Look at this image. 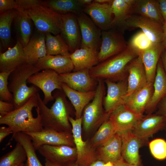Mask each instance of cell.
Instances as JSON below:
<instances>
[{
    "label": "cell",
    "mask_w": 166,
    "mask_h": 166,
    "mask_svg": "<svg viewBox=\"0 0 166 166\" xmlns=\"http://www.w3.org/2000/svg\"><path fill=\"white\" fill-rule=\"evenodd\" d=\"M37 93L21 107L0 117V124L7 125L12 131L10 141L14 139L15 134L18 132H36L43 129L41 117L37 107Z\"/></svg>",
    "instance_id": "obj_1"
},
{
    "label": "cell",
    "mask_w": 166,
    "mask_h": 166,
    "mask_svg": "<svg viewBox=\"0 0 166 166\" xmlns=\"http://www.w3.org/2000/svg\"><path fill=\"white\" fill-rule=\"evenodd\" d=\"M37 95V107L43 128L72 133V126L69 120V117H71L72 109L63 90H56L54 92L55 101L50 108L44 103L38 92Z\"/></svg>",
    "instance_id": "obj_2"
},
{
    "label": "cell",
    "mask_w": 166,
    "mask_h": 166,
    "mask_svg": "<svg viewBox=\"0 0 166 166\" xmlns=\"http://www.w3.org/2000/svg\"><path fill=\"white\" fill-rule=\"evenodd\" d=\"M140 52L129 43L123 51L89 69L90 76L97 79H108L118 82L127 79L126 68Z\"/></svg>",
    "instance_id": "obj_3"
},
{
    "label": "cell",
    "mask_w": 166,
    "mask_h": 166,
    "mask_svg": "<svg viewBox=\"0 0 166 166\" xmlns=\"http://www.w3.org/2000/svg\"><path fill=\"white\" fill-rule=\"evenodd\" d=\"M41 70L35 65L25 63L18 67L11 73L8 78V88L13 96L12 103L14 109L19 108L39 89L33 85H27L28 78Z\"/></svg>",
    "instance_id": "obj_4"
},
{
    "label": "cell",
    "mask_w": 166,
    "mask_h": 166,
    "mask_svg": "<svg viewBox=\"0 0 166 166\" xmlns=\"http://www.w3.org/2000/svg\"><path fill=\"white\" fill-rule=\"evenodd\" d=\"M105 83L102 79H98L95 96L85 108L82 115V125L84 130L88 133L100 125L109 118L103 106L105 94Z\"/></svg>",
    "instance_id": "obj_5"
},
{
    "label": "cell",
    "mask_w": 166,
    "mask_h": 166,
    "mask_svg": "<svg viewBox=\"0 0 166 166\" xmlns=\"http://www.w3.org/2000/svg\"><path fill=\"white\" fill-rule=\"evenodd\" d=\"M23 12L33 22L39 32L60 34L61 16L44 4L34 6L28 9L18 11Z\"/></svg>",
    "instance_id": "obj_6"
},
{
    "label": "cell",
    "mask_w": 166,
    "mask_h": 166,
    "mask_svg": "<svg viewBox=\"0 0 166 166\" xmlns=\"http://www.w3.org/2000/svg\"><path fill=\"white\" fill-rule=\"evenodd\" d=\"M72 126V133L77 152L75 163L79 166H89L98 160L96 149L92 148L89 140H83L81 135L82 117L74 119L69 118Z\"/></svg>",
    "instance_id": "obj_7"
},
{
    "label": "cell",
    "mask_w": 166,
    "mask_h": 166,
    "mask_svg": "<svg viewBox=\"0 0 166 166\" xmlns=\"http://www.w3.org/2000/svg\"><path fill=\"white\" fill-rule=\"evenodd\" d=\"M117 26L124 30L140 28L153 44L162 43L163 25L154 20L131 14Z\"/></svg>",
    "instance_id": "obj_8"
},
{
    "label": "cell",
    "mask_w": 166,
    "mask_h": 166,
    "mask_svg": "<svg viewBox=\"0 0 166 166\" xmlns=\"http://www.w3.org/2000/svg\"><path fill=\"white\" fill-rule=\"evenodd\" d=\"M27 83L32 84L43 92L44 98L43 101L46 105L54 100L53 91L55 90H62V84L59 74L50 69L43 70L30 76Z\"/></svg>",
    "instance_id": "obj_9"
},
{
    "label": "cell",
    "mask_w": 166,
    "mask_h": 166,
    "mask_svg": "<svg viewBox=\"0 0 166 166\" xmlns=\"http://www.w3.org/2000/svg\"><path fill=\"white\" fill-rule=\"evenodd\" d=\"M25 133L31 138L33 145L36 150L43 145H66L75 147L71 133L59 132L51 128H43L39 132Z\"/></svg>",
    "instance_id": "obj_10"
},
{
    "label": "cell",
    "mask_w": 166,
    "mask_h": 166,
    "mask_svg": "<svg viewBox=\"0 0 166 166\" xmlns=\"http://www.w3.org/2000/svg\"><path fill=\"white\" fill-rule=\"evenodd\" d=\"M127 45L120 32L113 30H102L101 44L98 53L99 63L120 53Z\"/></svg>",
    "instance_id": "obj_11"
},
{
    "label": "cell",
    "mask_w": 166,
    "mask_h": 166,
    "mask_svg": "<svg viewBox=\"0 0 166 166\" xmlns=\"http://www.w3.org/2000/svg\"><path fill=\"white\" fill-rule=\"evenodd\" d=\"M77 16L81 36L80 48H92L98 51L101 42V30L83 12Z\"/></svg>",
    "instance_id": "obj_12"
},
{
    "label": "cell",
    "mask_w": 166,
    "mask_h": 166,
    "mask_svg": "<svg viewBox=\"0 0 166 166\" xmlns=\"http://www.w3.org/2000/svg\"><path fill=\"white\" fill-rule=\"evenodd\" d=\"M37 150L45 159L63 166H68L77 159V152L75 147L43 145Z\"/></svg>",
    "instance_id": "obj_13"
},
{
    "label": "cell",
    "mask_w": 166,
    "mask_h": 166,
    "mask_svg": "<svg viewBox=\"0 0 166 166\" xmlns=\"http://www.w3.org/2000/svg\"><path fill=\"white\" fill-rule=\"evenodd\" d=\"M89 69H85L59 74L61 82L75 90L83 92L94 91L98 79L92 77Z\"/></svg>",
    "instance_id": "obj_14"
},
{
    "label": "cell",
    "mask_w": 166,
    "mask_h": 166,
    "mask_svg": "<svg viewBox=\"0 0 166 166\" xmlns=\"http://www.w3.org/2000/svg\"><path fill=\"white\" fill-rule=\"evenodd\" d=\"M166 126V118L156 113L144 115L131 131L137 137L147 140L148 138Z\"/></svg>",
    "instance_id": "obj_15"
},
{
    "label": "cell",
    "mask_w": 166,
    "mask_h": 166,
    "mask_svg": "<svg viewBox=\"0 0 166 166\" xmlns=\"http://www.w3.org/2000/svg\"><path fill=\"white\" fill-rule=\"evenodd\" d=\"M61 33L69 46L71 53L80 47L81 36L77 16L69 13L61 15Z\"/></svg>",
    "instance_id": "obj_16"
},
{
    "label": "cell",
    "mask_w": 166,
    "mask_h": 166,
    "mask_svg": "<svg viewBox=\"0 0 166 166\" xmlns=\"http://www.w3.org/2000/svg\"><path fill=\"white\" fill-rule=\"evenodd\" d=\"M107 88V94L103 100L105 111L110 115L117 107L122 104L128 92L127 79L114 82L108 79L104 80Z\"/></svg>",
    "instance_id": "obj_17"
},
{
    "label": "cell",
    "mask_w": 166,
    "mask_h": 166,
    "mask_svg": "<svg viewBox=\"0 0 166 166\" xmlns=\"http://www.w3.org/2000/svg\"><path fill=\"white\" fill-rule=\"evenodd\" d=\"M127 97L145 86L148 83L145 68L140 54L127 65Z\"/></svg>",
    "instance_id": "obj_18"
},
{
    "label": "cell",
    "mask_w": 166,
    "mask_h": 166,
    "mask_svg": "<svg viewBox=\"0 0 166 166\" xmlns=\"http://www.w3.org/2000/svg\"><path fill=\"white\" fill-rule=\"evenodd\" d=\"M121 141V155L127 163L139 166L140 163L139 148L147 142L136 136L131 131L120 133Z\"/></svg>",
    "instance_id": "obj_19"
},
{
    "label": "cell",
    "mask_w": 166,
    "mask_h": 166,
    "mask_svg": "<svg viewBox=\"0 0 166 166\" xmlns=\"http://www.w3.org/2000/svg\"><path fill=\"white\" fill-rule=\"evenodd\" d=\"M153 90V83H147L142 88L125 97L122 104L136 114L142 117L151 99Z\"/></svg>",
    "instance_id": "obj_20"
},
{
    "label": "cell",
    "mask_w": 166,
    "mask_h": 166,
    "mask_svg": "<svg viewBox=\"0 0 166 166\" xmlns=\"http://www.w3.org/2000/svg\"><path fill=\"white\" fill-rule=\"evenodd\" d=\"M112 3L101 4L93 1L90 5L84 8L82 12L89 16L101 30H108L112 27Z\"/></svg>",
    "instance_id": "obj_21"
},
{
    "label": "cell",
    "mask_w": 166,
    "mask_h": 166,
    "mask_svg": "<svg viewBox=\"0 0 166 166\" xmlns=\"http://www.w3.org/2000/svg\"><path fill=\"white\" fill-rule=\"evenodd\" d=\"M142 117L136 114L124 105L121 104L111 113L109 119L117 132L121 133L132 131Z\"/></svg>",
    "instance_id": "obj_22"
},
{
    "label": "cell",
    "mask_w": 166,
    "mask_h": 166,
    "mask_svg": "<svg viewBox=\"0 0 166 166\" xmlns=\"http://www.w3.org/2000/svg\"><path fill=\"white\" fill-rule=\"evenodd\" d=\"M26 63L23 46L19 40L12 47L0 53V72H9Z\"/></svg>",
    "instance_id": "obj_23"
},
{
    "label": "cell",
    "mask_w": 166,
    "mask_h": 166,
    "mask_svg": "<svg viewBox=\"0 0 166 166\" xmlns=\"http://www.w3.org/2000/svg\"><path fill=\"white\" fill-rule=\"evenodd\" d=\"M121 134L117 132L110 139L96 148L98 159L113 164L122 159Z\"/></svg>",
    "instance_id": "obj_24"
},
{
    "label": "cell",
    "mask_w": 166,
    "mask_h": 166,
    "mask_svg": "<svg viewBox=\"0 0 166 166\" xmlns=\"http://www.w3.org/2000/svg\"><path fill=\"white\" fill-rule=\"evenodd\" d=\"M35 65L41 70L50 69L58 74L71 72L74 65L70 56L46 55L40 58Z\"/></svg>",
    "instance_id": "obj_25"
},
{
    "label": "cell",
    "mask_w": 166,
    "mask_h": 166,
    "mask_svg": "<svg viewBox=\"0 0 166 166\" xmlns=\"http://www.w3.org/2000/svg\"><path fill=\"white\" fill-rule=\"evenodd\" d=\"M153 88L152 97L145 112L147 114L153 113L159 102L166 96V73L160 58L157 65Z\"/></svg>",
    "instance_id": "obj_26"
},
{
    "label": "cell",
    "mask_w": 166,
    "mask_h": 166,
    "mask_svg": "<svg viewBox=\"0 0 166 166\" xmlns=\"http://www.w3.org/2000/svg\"><path fill=\"white\" fill-rule=\"evenodd\" d=\"M164 49L162 43L153 44L140 53L146 72L148 83H154L157 64Z\"/></svg>",
    "instance_id": "obj_27"
},
{
    "label": "cell",
    "mask_w": 166,
    "mask_h": 166,
    "mask_svg": "<svg viewBox=\"0 0 166 166\" xmlns=\"http://www.w3.org/2000/svg\"><path fill=\"white\" fill-rule=\"evenodd\" d=\"M45 36V34L39 32L23 47L26 63L35 65L40 58L46 55Z\"/></svg>",
    "instance_id": "obj_28"
},
{
    "label": "cell",
    "mask_w": 166,
    "mask_h": 166,
    "mask_svg": "<svg viewBox=\"0 0 166 166\" xmlns=\"http://www.w3.org/2000/svg\"><path fill=\"white\" fill-rule=\"evenodd\" d=\"M62 89L73 107L75 119L81 117L85 108L94 98L96 90L87 92L79 91L70 88L63 83Z\"/></svg>",
    "instance_id": "obj_29"
},
{
    "label": "cell",
    "mask_w": 166,
    "mask_h": 166,
    "mask_svg": "<svg viewBox=\"0 0 166 166\" xmlns=\"http://www.w3.org/2000/svg\"><path fill=\"white\" fill-rule=\"evenodd\" d=\"M98 51L93 49L80 48L71 53L70 57L74 65L73 71L90 69L99 63Z\"/></svg>",
    "instance_id": "obj_30"
},
{
    "label": "cell",
    "mask_w": 166,
    "mask_h": 166,
    "mask_svg": "<svg viewBox=\"0 0 166 166\" xmlns=\"http://www.w3.org/2000/svg\"><path fill=\"white\" fill-rule=\"evenodd\" d=\"M132 14L148 18L163 25L164 23L158 0H136L132 8Z\"/></svg>",
    "instance_id": "obj_31"
},
{
    "label": "cell",
    "mask_w": 166,
    "mask_h": 166,
    "mask_svg": "<svg viewBox=\"0 0 166 166\" xmlns=\"http://www.w3.org/2000/svg\"><path fill=\"white\" fill-rule=\"evenodd\" d=\"M45 36L46 55L70 56L69 48L61 34L54 35L47 33Z\"/></svg>",
    "instance_id": "obj_32"
},
{
    "label": "cell",
    "mask_w": 166,
    "mask_h": 166,
    "mask_svg": "<svg viewBox=\"0 0 166 166\" xmlns=\"http://www.w3.org/2000/svg\"><path fill=\"white\" fill-rule=\"evenodd\" d=\"M43 4L59 14L72 13L77 15L82 11L83 8L78 0H47Z\"/></svg>",
    "instance_id": "obj_33"
},
{
    "label": "cell",
    "mask_w": 166,
    "mask_h": 166,
    "mask_svg": "<svg viewBox=\"0 0 166 166\" xmlns=\"http://www.w3.org/2000/svg\"><path fill=\"white\" fill-rule=\"evenodd\" d=\"M14 139L22 145L26 152L27 159L24 166H43L37 155L36 150L29 135L25 132H18L15 134Z\"/></svg>",
    "instance_id": "obj_34"
},
{
    "label": "cell",
    "mask_w": 166,
    "mask_h": 166,
    "mask_svg": "<svg viewBox=\"0 0 166 166\" xmlns=\"http://www.w3.org/2000/svg\"><path fill=\"white\" fill-rule=\"evenodd\" d=\"M117 132L111 121L109 119L104 122L92 137L89 140L90 146L96 149L108 141Z\"/></svg>",
    "instance_id": "obj_35"
},
{
    "label": "cell",
    "mask_w": 166,
    "mask_h": 166,
    "mask_svg": "<svg viewBox=\"0 0 166 166\" xmlns=\"http://www.w3.org/2000/svg\"><path fill=\"white\" fill-rule=\"evenodd\" d=\"M16 15V11L12 10L0 13V38L2 46L7 47L10 44L11 24Z\"/></svg>",
    "instance_id": "obj_36"
},
{
    "label": "cell",
    "mask_w": 166,
    "mask_h": 166,
    "mask_svg": "<svg viewBox=\"0 0 166 166\" xmlns=\"http://www.w3.org/2000/svg\"><path fill=\"white\" fill-rule=\"evenodd\" d=\"M27 159L25 151L18 142L11 151L0 159V166H20Z\"/></svg>",
    "instance_id": "obj_37"
},
{
    "label": "cell",
    "mask_w": 166,
    "mask_h": 166,
    "mask_svg": "<svg viewBox=\"0 0 166 166\" xmlns=\"http://www.w3.org/2000/svg\"><path fill=\"white\" fill-rule=\"evenodd\" d=\"M111 6L112 13L114 15L112 27L117 26L132 14V10L133 6L128 4L125 0H113Z\"/></svg>",
    "instance_id": "obj_38"
},
{
    "label": "cell",
    "mask_w": 166,
    "mask_h": 166,
    "mask_svg": "<svg viewBox=\"0 0 166 166\" xmlns=\"http://www.w3.org/2000/svg\"><path fill=\"white\" fill-rule=\"evenodd\" d=\"M17 23L20 32L22 43L26 45L31 38L32 31V20L23 12L16 10Z\"/></svg>",
    "instance_id": "obj_39"
},
{
    "label": "cell",
    "mask_w": 166,
    "mask_h": 166,
    "mask_svg": "<svg viewBox=\"0 0 166 166\" xmlns=\"http://www.w3.org/2000/svg\"><path fill=\"white\" fill-rule=\"evenodd\" d=\"M149 147L153 156L159 160L166 158V141L162 138H156L149 143Z\"/></svg>",
    "instance_id": "obj_40"
},
{
    "label": "cell",
    "mask_w": 166,
    "mask_h": 166,
    "mask_svg": "<svg viewBox=\"0 0 166 166\" xmlns=\"http://www.w3.org/2000/svg\"><path fill=\"white\" fill-rule=\"evenodd\" d=\"M128 43L136 48L140 53L153 44L142 31L135 34Z\"/></svg>",
    "instance_id": "obj_41"
},
{
    "label": "cell",
    "mask_w": 166,
    "mask_h": 166,
    "mask_svg": "<svg viewBox=\"0 0 166 166\" xmlns=\"http://www.w3.org/2000/svg\"><path fill=\"white\" fill-rule=\"evenodd\" d=\"M12 71L0 73V100L12 103L13 96L8 88V78Z\"/></svg>",
    "instance_id": "obj_42"
},
{
    "label": "cell",
    "mask_w": 166,
    "mask_h": 166,
    "mask_svg": "<svg viewBox=\"0 0 166 166\" xmlns=\"http://www.w3.org/2000/svg\"><path fill=\"white\" fill-rule=\"evenodd\" d=\"M18 8L17 11L28 9L34 6L43 4V1L40 0H16Z\"/></svg>",
    "instance_id": "obj_43"
},
{
    "label": "cell",
    "mask_w": 166,
    "mask_h": 166,
    "mask_svg": "<svg viewBox=\"0 0 166 166\" xmlns=\"http://www.w3.org/2000/svg\"><path fill=\"white\" fill-rule=\"evenodd\" d=\"M18 8V4L15 0H0V12H2L15 9L17 10Z\"/></svg>",
    "instance_id": "obj_44"
},
{
    "label": "cell",
    "mask_w": 166,
    "mask_h": 166,
    "mask_svg": "<svg viewBox=\"0 0 166 166\" xmlns=\"http://www.w3.org/2000/svg\"><path fill=\"white\" fill-rule=\"evenodd\" d=\"M14 109L12 103L0 100V117L10 113Z\"/></svg>",
    "instance_id": "obj_45"
},
{
    "label": "cell",
    "mask_w": 166,
    "mask_h": 166,
    "mask_svg": "<svg viewBox=\"0 0 166 166\" xmlns=\"http://www.w3.org/2000/svg\"><path fill=\"white\" fill-rule=\"evenodd\" d=\"M156 113L164 116L166 118V96L158 104Z\"/></svg>",
    "instance_id": "obj_46"
},
{
    "label": "cell",
    "mask_w": 166,
    "mask_h": 166,
    "mask_svg": "<svg viewBox=\"0 0 166 166\" xmlns=\"http://www.w3.org/2000/svg\"><path fill=\"white\" fill-rule=\"evenodd\" d=\"M12 133V131L9 127H0V143H1L6 136Z\"/></svg>",
    "instance_id": "obj_47"
},
{
    "label": "cell",
    "mask_w": 166,
    "mask_h": 166,
    "mask_svg": "<svg viewBox=\"0 0 166 166\" xmlns=\"http://www.w3.org/2000/svg\"><path fill=\"white\" fill-rule=\"evenodd\" d=\"M158 1L160 12L164 22L166 21V0H158Z\"/></svg>",
    "instance_id": "obj_48"
},
{
    "label": "cell",
    "mask_w": 166,
    "mask_h": 166,
    "mask_svg": "<svg viewBox=\"0 0 166 166\" xmlns=\"http://www.w3.org/2000/svg\"><path fill=\"white\" fill-rule=\"evenodd\" d=\"M164 69L166 73V49H164L163 50L160 57Z\"/></svg>",
    "instance_id": "obj_49"
},
{
    "label": "cell",
    "mask_w": 166,
    "mask_h": 166,
    "mask_svg": "<svg viewBox=\"0 0 166 166\" xmlns=\"http://www.w3.org/2000/svg\"><path fill=\"white\" fill-rule=\"evenodd\" d=\"M163 35L162 44L164 49H166V21L163 25Z\"/></svg>",
    "instance_id": "obj_50"
},
{
    "label": "cell",
    "mask_w": 166,
    "mask_h": 166,
    "mask_svg": "<svg viewBox=\"0 0 166 166\" xmlns=\"http://www.w3.org/2000/svg\"><path fill=\"white\" fill-rule=\"evenodd\" d=\"M78 0L79 3L83 9L90 5L93 2V0Z\"/></svg>",
    "instance_id": "obj_51"
},
{
    "label": "cell",
    "mask_w": 166,
    "mask_h": 166,
    "mask_svg": "<svg viewBox=\"0 0 166 166\" xmlns=\"http://www.w3.org/2000/svg\"><path fill=\"white\" fill-rule=\"evenodd\" d=\"M113 166H135L125 162L123 159L118 161L115 163L113 164Z\"/></svg>",
    "instance_id": "obj_52"
},
{
    "label": "cell",
    "mask_w": 166,
    "mask_h": 166,
    "mask_svg": "<svg viewBox=\"0 0 166 166\" xmlns=\"http://www.w3.org/2000/svg\"><path fill=\"white\" fill-rule=\"evenodd\" d=\"M105 163L101 160H97L92 163L89 166H104Z\"/></svg>",
    "instance_id": "obj_53"
},
{
    "label": "cell",
    "mask_w": 166,
    "mask_h": 166,
    "mask_svg": "<svg viewBox=\"0 0 166 166\" xmlns=\"http://www.w3.org/2000/svg\"><path fill=\"white\" fill-rule=\"evenodd\" d=\"M45 166H63L58 164L51 162L45 159Z\"/></svg>",
    "instance_id": "obj_54"
},
{
    "label": "cell",
    "mask_w": 166,
    "mask_h": 166,
    "mask_svg": "<svg viewBox=\"0 0 166 166\" xmlns=\"http://www.w3.org/2000/svg\"><path fill=\"white\" fill-rule=\"evenodd\" d=\"M113 0H94V2L101 4L111 3Z\"/></svg>",
    "instance_id": "obj_55"
},
{
    "label": "cell",
    "mask_w": 166,
    "mask_h": 166,
    "mask_svg": "<svg viewBox=\"0 0 166 166\" xmlns=\"http://www.w3.org/2000/svg\"><path fill=\"white\" fill-rule=\"evenodd\" d=\"M113 164L110 162L105 163L104 166H113Z\"/></svg>",
    "instance_id": "obj_56"
},
{
    "label": "cell",
    "mask_w": 166,
    "mask_h": 166,
    "mask_svg": "<svg viewBox=\"0 0 166 166\" xmlns=\"http://www.w3.org/2000/svg\"><path fill=\"white\" fill-rule=\"evenodd\" d=\"M67 166H79L76 163H72L69 164Z\"/></svg>",
    "instance_id": "obj_57"
},
{
    "label": "cell",
    "mask_w": 166,
    "mask_h": 166,
    "mask_svg": "<svg viewBox=\"0 0 166 166\" xmlns=\"http://www.w3.org/2000/svg\"><path fill=\"white\" fill-rule=\"evenodd\" d=\"M20 166H24V164H21Z\"/></svg>",
    "instance_id": "obj_58"
},
{
    "label": "cell",
    "mask_w": 166,
    "mask_h": 166,
    "mask_svg": "<svg viewBox=\"0 0 166 166\" xmlns=\"http://www.w3.org/2000/svg\"><path fill=\"white\" fill-rule=\"evenodd\" d=\"M165 132H166V127H165Z\"/></svg>",
    "instance_id": "obj_59"
}]
</instances>
